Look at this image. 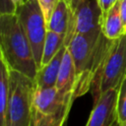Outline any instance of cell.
<instances>
[{"mask_svg": "<svg viewBox=\"0 0 126 126\" xmlns=\"http://www.w3.org/2000/svg\"><path fill=\"white\" fill-rule=\"evenodd\" d=\"M0 58L10 70L35 79L38 66L16 13L0 14Z\"/></svg>", "mask_w": 126, "mask_h": 126, "instance_id": "6da1fadb", "label": "cell"}, {"mask_svg": "<svg viewBox=\"0 0 126 126\" xmlns=\"http://www.w3.org/2000/svg\"><path fill=\"white\" fill-rule=\"evenodd\" d=\"M35 87L33 79L10 70L6 126H29L31 124Z\"/></svg>", "mask_w": 126, "mask_h": 126, "instance_id": "7a4b0ae2", "label": "cell"}, {"mask_svg": "<svg viewBox=\"0 0 126 126\" xmlns=\"http://www.w3.org/2000/svg\"><path fill=\"white\" fill-rule=\"evenodd\" d=\"M16 15L31 43L38 70L41 64L43 45L47 32L46 22L37 0H25L16 8Z\"/></svg>", "mask_w": 126, "mask_h": 126, "instance_id": "3957f363", "label": "cell"}, {"mask_svg": "<svg viewBox=\"0 0 126 126\" xmlns=\"http://www.w3.org/2000/svg\"><path fill=\"white\" fill-rule=\"evenodd\" d=\"M74 98L60 93L56 87H35L32 107L39 113L50 117L55 126H63Z\"/></svg>", "mask_w": 126, "mask_h": 126, "instance_id": "277c9868", "label": "cell"}, {"mask_svg": "<svg viewBox=\"0 0 126 126\" xmlns=\"http://www.w3.org/2000/svg\"><path fill=\"white\" fill-rule=\"evenodd\" d=\"M126 76V33L112 40L100 72V94L110 89H118Z\"/></svg>", "mask_w": 126, "mask_h": 126, "instance_id": "5b68a950", "label": "cell"}, {"mask_svg": "<svg viewBox=\"0 0 126 126\" xmlns=\"http://www.w3.org/2000/svg\"><path fill=\"white\" fill-rule=\"evenodd\" d=\"M101 16L102 12L96 0H83L74 9L76 33L100 34Z\"/></svg>", "mask_w": 126, "mask_h": 126, "instance_id": "8992f818", "label": "cell"}, {"mask_svg": "<svg viewBox=\"0 0 126 126\" xmlns=\"http://www.w3.org/2000/svg\"><path fill=\"white\" fill-rule=\"evenodd\" d=\"M117 89H110L102 93L94 102L86 126H118L116 114Z\"/></svg>", "mask_w": 126, "mask_h": 126, "instance_id": "52a82bcc", "label": "cell"}, {"mask_svg": "<svg viewBox=\"0 0 126 126\" xmlns=\"http://www.w3.org/2000/svg\"><path fill=\"white\" fill-rule=\"evenodd\" d=\"M76 81H77V75H76V69L73 62V58L71 56L70 51L68 50L66 46V50L61 62L57 82H56V88L57 90L69 96H72L75 98V88H76Z\"/></svg>", "mask_w": 126, "mask_h": 126, "instance_id": "ba28073f", "label": "cell"}, {"mask_svg": "<svg viewBox=\"0 0 126 126\" xmlns=\"http://www.w3.org/2000/svg\"><path fill=\"white\" fill-rule=\"evenodd\" d=\"M65 50H66V46L63 45L61 49L55 54V56L46 65L42 66L38 70L36 77L34 79L36 87L50 88L56 86V82Z\"/></svg>", "mask_w": 126, "mask_h": 126, "instance_id": "9c48e42d", "label": "cell"}, {"mask_svg": "<svg viewBox=\"0 0 126 126\" xmlns=\"http://www.w3.org/2000/svg\"><path fill=\"white\" fill-rule=\"evenodd\" d=\"M101 32L108 39H116L124 34L120 15V0L105 14L101 16Z\"/></svg>", "mask_w": 126, "mask_h": 126, "instance_id": "30bf717a", "label": "cell"}, {"mask_svg": "<svg viewBox=\"0 0 126 126\" xmlns=\"http://www.w3.org/2000/svg\"><path fill=\"white\" fill-rule=\"evenodd\" d=\"M69 24V3L67 0H58L50 19L46 25L48 31L55 32L65 37Z\"/></svg>", "mask_w": 126, "mask_h": 126, "instance_id": "8fae6325", "label": "cell"}, {"mask_svg": "<svg viewBox=\"0 0 126 126\" xmlns=\"http://www.w3.org/2000/svg\"><path fill=\"white\" fill-rule=\"evenodd\" d=\"M0 126H6V112L9 98L10 69L3 59L0 58Z\"/></svg>", "mask_w": 126, "mask_h": 126, "instance_id": "7c38bea8", "label": "cell"}, {"mask_svg": "<svg viewBox=\"0 0 126 126\" xmlns=\"http://www.w3.org/2000/svg\"><path fill=\"white\" fill-rule=\"evenodd\" d=\"M64 40H65V37L63 35H61L55 32L47 30L45 41H44V45H43V52H42L40 68L42 66L46 65L55 56V54L64 45Z\"/></svg>", "mask_w": 126, "mask_h": 126, "instance_id": "4fadbf2b", "label": "cell"}, {"mask_svg": "<svg viewBox=\"0 0 126 126\" xmlns=\"http://www.w3.org/2000/svg\"><path fill=\"white\" fill-rule=\"evenodd\" d=\"M116 114L118 123L126 121V76L123 78L117 89Z\"/></svg>", "mask_w": 126, "mask_h": 126, "instance_id": "5bb4252c", "label": "cell"}, {"mask_svg": "<svg viewBox=\"0 0 126 126\" xmlns=\"http://www.w3.org/2000/svg\"><path fill=\"white\" fill-rule=\"evenodd\" d=\"M32 126H55L53 120L50 117H47V116L39 113L34 108H32Z\"/></svg>", "mask_w": 126, "mask_h": 126, "instance_id": "9a60e30c", "label": "cell"}, {"mask_svg": "<svg viewBox=\"0 0 126 126\" xmlns=\"http://www.w3.org/2000/svg\"><path fill=\"white\" fill-rule=\"evenodd\" d=\"M37 1H38L39 6H40V9L43 13L46 25H47V23L50 19V16H51L58 0H37Z\"/></svg>", "mask_w": 126, "mask_h": 126, "instance_id": "2e32d148", "label": "cell"}, {"mask_svg": "<svg viewBox=\"0 0 126 126\" xmlns=\"http://www.w3.org/2000/svg\"><path fill=\"white\" fill-rule=\"evenodd\" d=\"M16 6L13 0H0V14H14Z\"/></svg>", "mask_w": 126, "mask_h": 126, "instance_id": "e0dca14e", "label": "cell"}, {"mask_svg": "<svg viewBox=\"0 0 126 126\" xmlns=\"http://www.w3.org/2000/svg\"><path fill=\"white\" fill-rule=\"evenodd\" d=\"M100 9H101V12H102V15L105 14L106 12H108L119 0H96Z\"/></svg>", "mask_w": 126, "mask_h": 126, "instance_id": "ac0fdd59", "label": "cell"}, {"mask_svg": "<svg viewBox=\"0 0 126 126\" xmlns=\"http://www.w3.org/2000/svg\"><path fill=\"white\" fill-rule=\"evenodd\" d=\"M120 15L123 25V31L124 33H126V1L120 0Z\"/></svg>", "mask_w": 126, "mask_h": 126, "instance_id": "d6986e66", "label": "cell"}, {"mask_svg": "<svg viewBox=\"0 0 126 126\" xmlns=\"http://www.w3.org/2000/svg\"><path fill=\"white\" fill-rule=\"evenodd\" d=\"M82 1H83V0H67V2L69 3L70 7H71L73 10H74V9H75V8L82 2Z\"/></svg>", "mask_w": 126, "mask_h": 126, "instance_id": "ffe728a7", "label": "cell"}, {"mask_svg": "<svg viewBox=\"0 0 126 126\" xmlns=\"http://www.w3.org/2000/svg\"><path fill=\"white\" fill-rule=\"evenodd\" d=\"M13 2H14V4H15V6H16V8L19 6V5H21V4H23L24 2H25V0H13Z\"/></svg>", "mask_w": 126, "mask_h": 126, "instance_id": "44dd1931", "label": "cell"}, {"mask_svg": "<svg viewBox=\"0 0 126 126\" xmlns=\"http://www.w3.org/2000/svg\"><path fill=\"white\" fill-rule=\"evenodd\" d=\"M118 126H126V121H123V122L118 123Z\"/></svg>", "mask_w": 126, "mask_h": 126, "instance_id": "7402d4cb", "label": "cell"}, {"mask_svg": "<svg viewBox=\"0 0 126 126\" xmlns=\"http://www.w3.org/2000/svg\"><path fill=\"white\" fill-rule=\"evenodd\" d=\"M29 126H32V122H31V124H30V125H29Z\"/></svg>", "mask_w": 126, "mask_h": 126, "instance_id": "603a6c76", "label": "cell"}, {"mask_svg": "<svg viewBox=\"0 0 126 126\" xmlns=\"http://www.w3.org/2000/svg\"><path fill=\"white\" fill-rule=\"evenodd\" d=\"M122 1H126V0H122Z\"/></svg>", "mask_w": 126, "mask_h": 126, "instance_id": "cb8c5ba5", "label": "cell"}]
</instances>
